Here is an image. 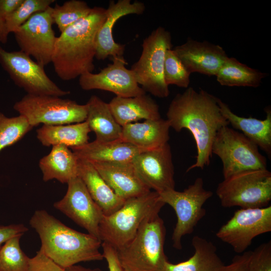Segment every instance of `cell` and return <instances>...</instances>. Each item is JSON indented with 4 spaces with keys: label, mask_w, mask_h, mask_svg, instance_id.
<instances>
[{
    "label": "cell",
    "mask_w": 271,
    "mask_h": 271,
    "mask_svg": "<svg viewBox=\"0 0 271 271\" xmlns=\"http://www.w3.org/2000/svg\"><path fill=\"white\" fill-rule=\"evenodd\" d=\"M22 235L8 239L0 248V271H29L30 258L20 246Z\"/></svg>",
    "instance_id": "31"
},
{
    "label": "cell",
    "mask_w": 271,
    "mask_h": 271,
    "mask_svg": "<svg viewBox=\"0 0 271 271\" xmlns=\"http://www.w3.org/2000/svg\"><path fill=\"white\" fill-rule=\"evenodd\" d=\"M89 162L114 192L124 200L151 191L138 174L132 162Z\"/></svg>",
    "instance_id": "19"
},
{
    "label": "cell",
    "mask_w": 271,
    "mask_h": 271,
    "mask_svg": "<svg viewBox=\"0 0 271 271\" xmlns=\"http://www.w3.org/2000/svg\"><path fill=\"white\" fill-rule=\"evenodd\" d=\"M24 0H0V18L5 21L22 4Z\"/></svg>",
    "instance_id": "40"
},
{
    "label": "cell",
    "mask_w": 271,
    "mask_h": 271,
    "mask_svg": "<svg viewBox=\"0 0 271 271\" xmlns=\"http://www.w3.org/2000/svg\"><path fill=\"white\" fill-rule=\"evenodd\" d=\"M191 73L172 49L166 54L164 77L166 84L175 85L179 87H189Z\"/></svg>",
    "instance_id": "34"
},
{
    "label": "cell",
    "mask_w": 271,
    "mask_h": 271,
    "mask_svg": "<svg viewBox=\"0 0 271 271\" xmlns=\"http://www.w3.org/2000/svg\"><path fill=\"white\" fill-rule=\"evenodd\" d=\"M102 255L107 263L109 271H124L121 267L117 257V250L108 244H101Z\"/></svg>",
    "instance_id": "39"
},
{
    "label": "cell",
    "mask_w": 271,
    "mask_h": 271,
    "mask_svg": "<svg viewBox=\"0 0 271 271\" xmlns=\"http://www.w3.org/2000/svg\"><path fill=\"white\" fill-rule=\"evenodd\" d=\"M216 80L222 86L257 87L266 74L242 63L234 57H228L216 75Z\"/></svg>",
    "instance_id": "29"
},
{
    "label": "cell",
    "mask_w": 271,
    "mask_h": 271,
    "mask_svg": "<svg viewBox=\"0 0 271 271\" xmlns=\"http://www.w3.org/2000/svg\"><path fill=\"white\" fill-rule=\"evenodd\" d=\"M32 128L24 116L9 117L0 112V153L17 143Z\"/></svg>",
    "instance_id": "32"
},
{
    "label": "cell",
    "mask_w": 271,
    "mask_h": 271,
    "mask_svg": "<svg viewBox=\"0 0 271 271\" xmlns=\"http://www.w3.org/2000/svg\"><path fill=\"white\" fill-rule=\"evenodd\" d=\"M192 245L195 251L190 258L176 264L167 260L161 271H219L224 265L211 241L195 235Z\"/></svg>",
    "instance_id": "27"
},
{
    "label": "cell",
    "mask_w": 271,
    "mask_h": 271,
    "mask_svg": "<svg viewBox=\"0 0 271 271\" xmlns=\"http://www.w3.org/2000/svg\"><path fill=\"white\" fill-rule=\"evenodd\" d=\"M87 115L85 121L91 131L96 135L95 140L110 142L118 140L122 126L114 118L109 106L98 96L93 95L85 104Z\"/></svg>",
    "instance_id": "26"
},
{
    "label": "cell",
    "mask_w": 271,
    "mask_h": 271,
    "mask_svg": "<svg viewBox=\"0 0 271 271\" xmlns=\"http://www.w3.org/2000/svg\"><path fill=\"white\" fill-rule=\"evenodd\" d=\"M90 132L85 121L73 124L43 125L37 130V138L45 147L63 145L71 148L88 143Z\"/></svg>",
    "instance_id": "28"
},
{
    "label": "cell",
    "mask_w": 271,
    "mask_h": 271,
    "mask_svg": "<svg viewBox=\"0 0 271 271\" xmlns=\"http://www.w3.org/2000/svg\"><path fill=\"white\" fill-rule=\"evenodd\" d=\"M252 251H245L235 255L230 263L223 265L219 271H247L249 260Z\"/></svg>",
    "instance_id": "37"
},
{
    "label": "cell",
    "mask_w": 271,
    "mask_h": 271,
    "mask_svg": "<svg viewBox=\"0 0 271 271\" xmlns=\"http://www.w3.org/2000/svg\"><path fill=\"white\" fill-rule=\"evenodd\" d=\"M90 8L83 1L70 0L62 5L56 4L51 8L53 23L56 24L61 33L69 26L87 16L91 12Z\"/></svg>",
    "instance_id": "30"
},
{
    "label": "cell",
    "mask_w": 271,
    "mask_h": 271,
    "mask_svg": "<svg viewBox=\"0 0 271 271\" xmlns=\"http://www.w3.org/2000/svg\"><path fill=\"white\" fill-rule=\"evenodd\" d=\"M78 159L77 176L82 181L91 197L101 208L103 214L109 215L119 209L125 200L114 192L91 162Z\"/></svg>",
    "instance_id": "22"
},
{
    "label": "cell",
    "mask_w": 271,
    "mask_h": 271,
    "mask_svg": "<svg viewBox=\"0 0 271 271\" xmlns=\"http://www.w3.org/2000/svg\"><path fill=\"white\" fill-rule=\"evenodd\" d=\"M106 16V9L95 6L87 16L57 37L51 63L61 79L69 81L93 72L95 37Z\"/></svg>",
    "instance_id": "3"
},
{
    "label": "cell",
    "mask_w": 271,
    "mask_h": 271,
    "mask_svg": "<svg viewBox=\"0 0 271 271\" xmlns=\"http://www.w3.org/2000/svg\"><path fill=\"white\" fill-rule=\"evenodd\" d=\"M29 223L40 238V249L63 268L104 259L99 238L69 227L44 210H36Z\"/></svg>",
    "instance_id": "2"
},
{
    "label": "cell",
    "mask_w": 271,
    "mask_h": 271,
    "mask_svg": "<svg viewBox=\"0 0 271 271\" xmlns=\"http://www.w3.org/2000/svg\"><path fill=\"white\" fill-rule=\"evenodd\" d=\"M173 50L191 74L197 72L215 76L228 58L220 45L190 38Z\"/></svg>",
    "instance_id": "18"
},
{
    "label": "cell",
    "mask_w": 271,
    "mask_h": 271,
    "mask_svg": "<svg viewBox=\"0 0 271 271\" xmlns=\"http://www.w3.org/2000/svg\"><path fill=\"white\" fill-rule=\"evenodd\" d=\"M132 163L151 190L160 193L174 189V168L169 143L139 154Z\"/></svg>",
    "instance_id": "16"
},
{
    "label": "cell",
    "mask_w": 271,
    "mask_h": 271,
    "mask_svg": "<svg viewBox=\"0 0 271 271\" xmlns=\"http://www.w3.org/2000/svg\"><path fill=\"white\" fill-rule=\"evenodd\" d=\"M112 63L97 73L86 72L79 77V84L84 90H102L116 96L129 97L146 94L137 83L133 72L126 68L123 56L111 58Z\"/></svg>",
    "instance_id": "15"
},
{
    "label": "cell",
    "mask_w": 271,
    "mask_h": 271,
    "mask_svg": "<svg viewBox=\"0 0 271 271\" xmlns=\"http://www.w3.org/2000/svg\"><path fill=\"white\" fill-rule=\"evenodd\" d=\"M14 109L26 117L33 127L43 125L76 123L85 120L86 104L61 97L27 94L16 102Z\"/></svg>",
    "instance_id": "8"
},
{
    "label": "cell",
    "mask_w": 271,
    "mask_h": 271,
    "mask_svg": "<svg viewBox=\"0 0 271 271\" xmlns=\"http://www.w3.org/2000/svg\"><path fill=\"white\" fill-rule=\"evenodd\" d=\"M159 212L149 215L132 239L116 250L124 271H161L168 260L164 251L166 228Z\"/></svg>",
    "instance_id": "4"
},
{
    "label": "cell",
    "mask_w": 271,
    "mask_h": 271,
    "mask_svg": "<svg viewBox=\"0 0 271 271\" xmlns=\"http://www.w3.org/2000/svg\"><path fill=\"white\" fill-rule=\"evenodd\" d=\"M146 9L144 3L130 0L110 1L106 9V16L95 37V58L103 60L108 57L123 56L125 45L116 43L112 31L116 22L128 15H142Z\"/></svg>",
    "instance_id": "17"
},
{
    "label": "cell",
    "mask_w": 271,
    "mask_h": 271,
    "mask_svg": "<svg viewBox=\"0 0 271 271\" xmlns=\"http://www.w3.org/2000/svg\"><path fill=\"white\" fill-rule=\"evenodd\" d=\"M108 104L114 118L121 126L141 119L161 118L158 104L146 93L129 97L115 96Z\"/></svg>",
    "instance_id": "24"
},
{
    "label": "cell",
    "mask_w": 271,
    "mask_h": 271,
    "mask_svg": "<svg viewBox=\"0 0 271 271\" xmlns=\"http://www.w3.org/2000/svg\"><path fill=\"white\" fill-rule=\"evenodd\" d=\"M71 149L78 159L100 162H131L139 154L149 150L119 140L110 142L95 140Z\"/></svg>",
    "instance_id": "23"
},
{
    "label": "cell",
    "mask_w": 271,
    "mask_h": 271,
    "mask_svg": "<svg viewBox=\"0 0 271 271\" xmlns=\"http://www.w3.org/2000/svg\"><path fill=\"white\" fill-rule=\"evenodd\" d=\"M78 160L69 147L63 145L52 146L50 152L39 161L43 181L55 179L67 184L77 176Z\"/></svg>",
    "instance_id": "25"
},
{
    "label": "cell",
    "mask_w": 271,
    "mask_h": 271,
    "mask_svg": "<svg viewBox=\"0 0 271 271\" xmlns=\"http://www.w3.org/2000/svg\"><path fill=\"white\" fill-rule=\"evenodd\" d=\"M203 185L202 178L199 177L183 191L174 189L159 193L161 200L171 206L177 216L172 236L173 246L177 249L182 248V237L191 234L206 214L203 205L213 193L204 189Z\"/></svg>",
    "instance_id": "10"
},
{
    "label": "cell",
    "mask_w": 271,
    "mask_h": 271,
    "mask_svg": "<svg viewBox=\"0 0 271 271\" xmlns=\"http://www.w3.org/2000/svg\"><path fill=\"white\" fill-rule=\"evenodd\" d=\"M217 103L223 116L235 129L241 131L246 138L260 148L270 159L271 109L266 107V117L263 120L254 117H243L235 114L228 105L217 98Z\"/></svg>",
    "instance_id": "20"
},
{
    "label": "cell",
    "mask_w": 271,
    "mask_h": 271,
    "mask_svg": "<svg viewBox=\"0 0 271 271\" xmlns=\"http://www.w3.org/2000/svg\"><path fill=\"white\" fill-rule=\"evenodd\" d=\"M271 231V206L259 208H241L216 232L217 238L242 253L256 236Z\"/></svg>",
    "instance_id": "12"
},
{
    "label": "cell",
    "mask_w": 271,
    "mask_h": 271,
    "mask_svg": "<svg viewBox=\"0 0 271 271\" xmlns=\"http://www.w3.org/2000/svg\"><path fill=\"white\" fill-rule=\"evenodd\" d=\"M165 205L154 191L126 199L117 211L103 215L99 226L100 240L117 250L121 249L132 239L144 220L151 214L160 212Z\"/></svg>",
    "instance_id": "5"
},
{
    "label": "cell",
    "mask_w": 271,
    "mask_h": 271,
    "mask_svg": "<svg viewBox=\"0 0 271 271\" xmlns=\"http://www.w3.org/2000/svg\"><path fill=\"white\" fill-rule=\"evenodd\" d=\"M0 65L14 83L27 94L62 97L70 93L60 88L43 67L21 50L10 52L0 45Z\"/></svg>",
    "instance_id": "11"
},
{
    "label": "cell",
    "mask_w": 271,
    "mask_h": 271,
    "mask_svg": "<svg viewBox=\"0 0 271 271\" xmlns=\"http://www.w3.org/2000/svg\"><path fill=\"white\" fill-rule=\"evenodd\" d=\"M51 8L34 14L14 33L20 50L43 67L51 63L57 39Z\"/></svg>",
    "instance_id": "13"
},
{
    "label": "cell",
    "mask_w": 271,
    "mask_h": 271,
    "mask_svg": "<svg viewBox=\"0 0 271 271\" xmlns=\"http://www.w3.org/2000/svg\"><path fill=\"white\" fill-rule=\"evenodd\" d=\"M247 271H271V241L260 244L252 251Z\"/></svg>",
    "instance_id": "35"
},
{
    "label": "cell",
    "mask_w": 271,
    "mask_h": 271,
    "mask_svg": "<svg viewBox=\"0 0 271 271\" xmlns=\"http://www.w3.org/2000/svg\"><path fill=\"white\" fill-rule=\"evenodd\" d=\"M29 271H66V269L57 264L39 249L34 256L30 258Z\"/></svg>",
    "instance_id": "36"
},
{
    "label": "cell",
    "mask_w": 271,
    "mask_h": 271,
    "mask_svg": "<svg viewBox=\"0 0 271 271\" xmlns=\"http://www.w3.org/2000/svg\"><path fill=\"white\" fill-rule=\"evenodd\" d=\"M142 46L141 56L130 70L146 92L166 98L170 91L164 80V69L166 52L172 46L171 33L159 26L143 40Z\"/></svg>",
    "instance_id": "6"
},
{
    "label": "cell",
    "mask_w": 271,
    "mask_h": 271,
    "mask_svg": "<svg viewBox=\"0 0 271 271\" xmlns=\"http://www.w3.org/2000/svg\"><path fill=\"white\" fill-rule=\"evenodd\" d=\"M28 230L23 224L0 225V248L8 239L17 235H22Z\"/></svg>",
    "instance_id": "38"
},
{
    "label": "cell",
    "mask_w": 271,
    "mask_h": 271,
    "mask_svg": "<svg viewBox=\"0 0 271 271\" xmlns=\"http://www.w3.org/2000/svg\"><path fill=\"white\" fill-rule=\"evenodd\" d=\"M66 271H102L99 268H89L79 265H74L66 269Z\"/></svg>",
    "instance_id": "42"
},
{
    "label": "cell",
    "mask_w": 271,
    "mask_h": 271,
    "mask_svg": "<svg viewBox=\"0 0 271 271\" xmlns=\"http://www.w3.org/2000/svg\"><path fill=\"white\" fill-rule=\"evenodd\" d=\"M67 185L65 195L54 203V207L86 230L88 233L99 239V226L104 215L102 210L79 177L72 179Z\"/></svg>",
    "instance_id": "14"
},
{
    "label": "cell",
    "mask_w": 271,
    "mask_h": 271,
    "mask_svg": "<svg viewBox=\"0 0 271 271\" xmlns=\"http://www.w3.org/2000/svg\"><path fill=\"white\" fill-rule=\"evenodd\" d=\"M170 128L167 120L162 118L132 122L122 126L118 140L139 148L154 149L168 143Z\"/></svg>",
    "instance_id": "21"
},
{
    "label": "cell",
    "mask_w": 271,
    "mask_h": 271,
    "mask_svg": "<svg viewBox=\"0 0 271 271\" xmlns=\"http://www.w3.org/2000/svg\"><path fill=\"white\" fill-rule=\"evenodd\" d=\"M9 32L7 30L6 22L0 18V42L6 44L8 41Z\"/></svg>",
    "instance_id": "41"
},
{
    "label": "cell",
    "mask_w": 271,
    "mask_h": 271,
    "mask_svg": "<svg viewBox=\"0 0 271 271\" xmlns=\"http://www.w3.org/2000/svg\"><path fill=\"white\" fill-rule=\"evenodd\" d=\"M55 0H24L20 6L5 21L9 33H14L34 14L51 7Z\"/></svg>",
    "instance_id": "33"
},
{
    "label": "cell",
    "mask_w": 271,
    "mask_h": 271,
    "mask_svg": "<svg viewBox=\"0 0 271 271\" xmlns=\"http://www.w3.org/2000/svg\"><path fill=\"white\" fill-rule=\"evenodd\" d=\"M170 127L176 131L188 129L195 140L196 162L188 168L203 169L208 166L212 156L211 147L217 132L229 123L223 116L217 97L200 89L199 91L188 87L177 94L171 101L166 113Z\"/></svg>",
    "instance_id": "1"
},
{
    "label": "cell",
    "mask_w": 271,
    "mask_h": 271,
    "mask_svg": "<svg viewBox=\"0 0 271 271\" xmlns=\"http://www.w3.org/2000/svg\"><path fill=\"white\" fill-rule=\"evenodd\" d=\"M216 193L223 207H267L271 201V173L263 169L234 174L219 183Z\"/></svg>",
    "instance_id": "7"
},
{
    "label": "cell",
    "mask_w": 271,
    "mask_h": 271,
    "mask_svg": "<svg viewBox=\"0 0 271 271\" xmlns=\"http://www.w3.org/2000/svg\"><path fill=\"white\" fill-rule=\"evenodd\" d=\"M211 153L222 163L224 179L246 171L266 169V158L259 153L258 147L243 133L228 126L216 133Z\"/></svg>",
    "instance_id": "9"
}]
</instances>
